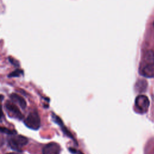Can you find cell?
<instances>
[{
    "label": "cell",
    "mask_w": 154,
    "mask_h": 154,
    "mask_svg": "<svg viewBox=\"0 0 154 154\" xmlns=\"http://www.w3.org/2000/svg\"><path fill=\"white\" fill-rule=\"evenodd\" d=\"M8 143L11 149L19 151L20 148L25 146L28 143V139L20 135H10L8 138Z\"/></svg>",
    "instance_id": "obj_1"
},
{
    "label": "cell",
    "mask_w": 154,
    "mask_h": 154,
    "mask_svg": "<svg viewBox=\"0 0 154 154\" xmlns=\"http://www.w3.org/2000/svg\"><path fill=\"white\" fill-rule=\"evenodd\" d=\"M25 125L33 130H37L40 126V118L36 111H32L28 114L24 120Z\"/></svg>",
    "instance_id": "obj_2"
},
{
    "label": "cell",
    "mask_w": 154,
    "mask_h": 154,
    "mask_svg": "<svg viewBox=\"0 0 154 154\" xmlns=\"http://www.w3.org/2000/svg\"><path fill=\"white\" fill-rule=\"evenodd\" d=\"M136 107L141 112H146L150 105V102L147 96L145 95H139L138 96L135 101Z\"/></svg>",
    "instance_id": "obj_3"
},
{
    "label": "cell",
    "mask_w": 154,
    "mask_h": 154,
    "mask_svg": "<svg viewBox=\"0 0 154 154\" xmlns=\"http://www.w3.org/2000/svg\"><path fill=\"white\" fill-rule=\"evenodd\" d=\"M61 147L56 143L51 142L46 144L42 150V154H60Z\"/></svg>",
    "instance_id": "obj_4"
},
{
    "label": "cell",
    "mask_w": 154,
    "mask_h": 154,
    "mask_svg": "<svg viewBox=\"0 0 154 154\" xmlns=\"http://www.w3.org/2000/svg\"><path fill=\"white\" fill-rule=\"evenodd\" d=\"M5 106L8 112L11 113L13 116H14V117L19 119H22L23 118V115L22 114L17 106L15 104H14V103L7 101Z\"/></svg>",
    "instance_id": "obj_5"
},
{
    "label": "cell",
    "mask_w": 154,
    "mask_h": 154,
    "mask_svg": "<svg viewBox=\"0 0 154 154\" xmlns=\"http://www.w3.org/2000/svg\"><path fill=\"white\" fill-rule=\"evenodd\" d=\"M140 73L141 75L145 77H153L154 76V64L144 63V65L140 70Z\"/></svg>",
    "instance_id": "obj_6"
},
{
    "label": "cell",
    "mask_w": 154,
    "mask_h": 154,
    "mask_svg": "<svg viewBox=\"0 0 154 154\" xmlns=\"http://www.w3.org/2000/svg\"><path fill=\"white\" fill-rule=\"evenodd\" d=\"M10 98L13 102L18 103L22 109H23L26 108V102L25 99L20 96L18 95L16 93H12L10 95Z\"/></svg>",
    "instance_id": "obj_7"
},
{
    "label": "cell",
    "mask_w": 154,
    "mask_h": 154,
    "mask_svg": "<svg viewBox=\"0 0 154 154\" xmlns=\"http://www.w3.org/2000/svg\"><path fill=\"white\" fill-rule=\"evenodd\" d=\"M23 75V71L21 70L17 69L8 75V77H17L20 75Z\"/></svg>",
    "instance_id": "obj_8"
},
{
    "label": "cell",
    "mask_w": 154,
    "mask_h": 154,
    "mask_svg": "<svg viewBox=\"0 0 154 154\" xmlns=\"http://www.w3.org/2000/svg\"><path fill=\"white\" fill-rule=\"evenodd\" d=\"M1 131L3 133H5V134H7L8 135H13V134H16V132L15 131H13V130H10V129H8L6 128H3L2 127L1 128Z\"/></svg>",
    "instance_id": "obj_9"
},
{
    "label": "cell",
    "mask_w": 154,
    "mask_h": 154,
    "mask_svg": "<svg viewBox=\"0 0 154 154\" xmlns=\"http://www.w3.org/2000/svg\"><path fill=\"white\" fill-rule=\"evenodd\" d=\"M69 150L71 153H75V154H82L81 152H80L79 151H78L77 150L73 149V148H69Z\"/></svg>",
    "instance_id": "obj_10"
},
{
    "label": "cell",
    "mask_w": 154,
    "mask_h": 154,
    "mask_svg": "<svg viewBox=\"0 0 154 154\" xmlns=\"http://www.w3.org/2000/svg\"><path fill=\"white\" fill-rule=\"evenodd\" d=\"M153 27H154V22H153Z\"/></svg>",
    "instance_id": "obj_11"
}]
</instances>
